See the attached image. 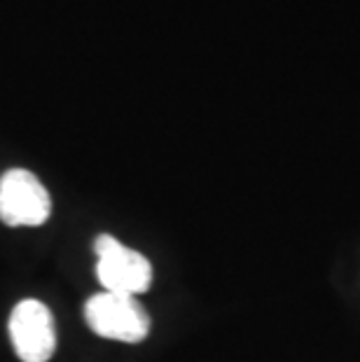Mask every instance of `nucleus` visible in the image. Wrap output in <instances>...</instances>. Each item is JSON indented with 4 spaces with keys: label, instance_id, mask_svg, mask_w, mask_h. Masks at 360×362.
<instances>
[{
    "label": "nucleus",
    "instance_id": "obj_1",
    "mask_svg": "<svg viewBox=\"0 0 360 362\" xmlns=\"http://www.w3.org/2000/svg\"><path fill=\"white\" fill-rule=\"evenodd\" d=\"M84 320L94 334L122 344H139L150 334V315L143 304L122 292H98L84 304Z\"/></svg>",
    "mask_w": 360,
    "mask_h": 362
},
{
    "label": "nucleus",
    "instance_id": "obj_2",
    "mask_svg": "<svg viewBox=\"0 0 360 362\" xmlns=\"http://www.w3.org/2000/svg\"><path fill=\"white\" fill-rule=\"evenodd\" d=\"M96 250V276L105 292L122 295H141L152 285V264L139 250L127 248L120 238L110 234H98L94 241Z\"/></svg>",
    "mask_w": 360,
    "mask_h": 362
},
{
    "label": "nucleus",
    "instance_id": "obj_3",
    "mask_svg": "<svg viewBox=\"0 0 360 362\" xmlns=\"http://www.w3.org/2000/svg\"><path fill=\"white\" fill-rule=\"evenodd\" d=\"M52 215V197L35 173L10 168L0 178V220L7 227H40Z\"/></svg>",
    "mask_w": 360,
    "mask_h": 362
},
{
    "label": "nucleus",
    "instance_id": "obj_4",
    "mask_svg": "<svg viewBox=\"0 0 360 362\" xmlns=\"http://www.w3.org/2000/svg\"><path fill=\"white\" fill-rule=\"evenodd\" d=\"M12 349L21 362H47L57 353V322L40 299H21L7 320Z\"/></svg>",
    "mask_w": 360,
    "mask_h": 362
}]
</instances>
